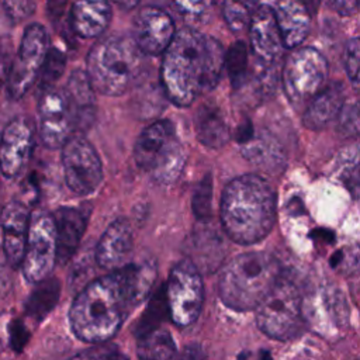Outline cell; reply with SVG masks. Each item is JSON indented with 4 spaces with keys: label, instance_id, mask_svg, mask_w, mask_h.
Here are the masks:
<instances>
[{
    "label": "cell",
    "instance_id": "cell-23",
    "mask_svg": "<svg viewBox=\"0 0 360 360\" xmlns=\"http://www.w3.org/2000/svg\"><path fill=\"white\" fill-rule=\"evenodd\" d=\"M345 104L343 86L339 82L326 84L316 96H314L302 115L304 125L309 129H322L333 121L342 105Z\"/></svg>",
    "mask_w": 360,
    "mask_h": 360
},
{
    "label": "cell",
    "instance_id": "cell-13",
    "mask_svg": "<svg viewBox=\"0 0 360 360\" xmlns=\"http://www.w3.org/2000/svg\"><path fill=\"white\" fill-rule=\"evenodd\" d=\"M39 132L44 145L49 149H58L75 132L72 112L65 91L46 87L42 91L38 104Z\"/></svg>",
    "mask_w": 360,
    "mask_h": 360
},
{
    "label": "cell",
    "instance_id": "cell-42",
    "mask_svg": "<svg viewBox=\"0 0 360 360\" xmlns=\"http://www.w3.org/2000/svg\"><path fill=\"white\" fill-rule=\"evenodd\" d=\"M69 0H46V14L49 20L56 24L63 15Z\"/></svg>",
    "mask_w": 360,
    "mask_h": 360
},
{
    "label": "cell",
    "instance_id": "cell-30",
    "mask_svg": "<svg viewBox=\"0 0 360 360\" xmlns=\"http://www.w3.org/2000/svg\"><path fill=\"white\" fill-rule=\"evenodd\" d=\"M260 0H224L222 15L233 32L249 28V24L259 8Z\"/></svg>",
    "mask_w": 360,
    "mask_h": 360
},
{
    "label": "cell",
    "instance_id": "cell-17",
    "mask_svg": "<svg viewBox=\"0 0 360 360\" xmlns=\"http://www.w3.org/2000/svg\"><path fill=\"white\" fill-rule=\"evenodd\" d=\"M249 35L256 59L266 65H274L284 46L271 7L259 6L249 24Z\"/></svg>",
    "mask_w": 360,
    "mask_h": 360
},
{
    "label": "cell",
    "instance_id": "cell-9",
    "mask_svg": "<svg viewBox=\"0 0 360 360\" xmlns=\"http://www.w3.org/2000/svg\"><path fill=\"white\" fill-rule=\"evenodd\" d=\"M49 49V38L45 28L31 24L25 28L15 59L10 65L7 90L10 97L21 98L39 76L42 63Z\"/></svg>",
    "mask_w": 360,
    "mask_h": 360
},
{
    "label": "cell",
    "instance_id": "cell-20",
    "mask_svg": "<svg viewBox=\"0 0 360 360\" xmlns=\"http://www.w3.org/2000/svg\"><path fill=\"white\" fill-rule=\"evenodd\" d=\"M65 94L69 101L75 131H86L96 114L94 89L84 70H73L66 83Z\"/></svg>",
    "mask_w": 360,
    "mask_h": 360
},
{
    "label": "cell",
    "instance_id": "cell-34",
    "mask_svg": "<svg viewBox=\"0 0 360 360\" xmlns=\"http://www.w3.org/2000/svg\"><path fill=\"white\" fill-rule=\"evenodd\" d=\"M338 132L345 138L360 136V103L343 104L338 117Z\"/></svg>",
    "mask_w": 360,
    "mask_h": 360
},
{
    "label": "cell",
    "instance_id": "cell-22",
    "mask_svg": "<svg viewBox=\"0 0 360 360\" xmlns=\"http://www.w3.org/2000/svg\"><path fill=\"white\" fill-rule=\"evenodd\" d=\"M111 20L108 0H73L70 10V25L82 38L101 35Z\"/></svg>",
    "mask_w": 360,
    "mask_h": 360
},
{
    "label": "cell",
    "instance_id": "cell-40",
    "mask_svg": "<svg viewBox=\"0 0 360 360\" xmlns=\"http://www.w3.org/2000/svg\"><path fill=\"white\" fill-rule=\"evenodd\" d=\"M69 360H111V346L96 350H86L75 354Z\"/></svg>",
    "mask_w": 360,
    "mask_h": 360
},
{
    "label": "cell",
    "instance_id": "cell-31",
    "mask_svg": "<svg viewBox=\"0 0 360 360\" xmlns=\"http://www.w3.org/2000/svg\"><path fill=\"white\" fill-rule=\"evenodd\" d=\"M225 65L228 68L232 89L238 90L243 87L249 79V55L243 41H236L231 45L228 55L225 56Z\"/></svg>",
    "mask_w": 360,
    "mask_h": 360
},
{
    "label": "cell",
    "instance_id": "cell-18",
    "mask_svg": "<svg viewBox=\"0 0 360 360\" xmlns=\"http://www.w3.org/2000/svg\"><path fill=\"white\" fill-rule=\"evenodd\" d=\"M132 250V228L124 218L114 221L100 238L96 248V262L107 270L125 266Z\"/></svg>",
    "mask_w": 360,
    "mask_h": 360
},
{
    "label": "cell",
    "instance_id": "cell-3",
    "mask_svg": "<svg viewBox=\"0 0 360 360\" xmlns=\"http://www.w3.org/2000/svg\"><path fill=\"white\" fill-rule=\"evenodd\" d=\"M276 197L262 177L245 174L233 179L224 190L221 222L228 236L242 245L256 243L273 228Z\"/></svg>",
    "mask_w": 360,
    "mask_h": 360
},
{
    "label": "cell",
    "instance_id": "cell-21",
    "mask_svg": "<svg viewBox=\"0 0 360 360\" xmlns=\"http://www.w3.org/2000/svg\"><path fill=\"white\" fill-rule=\"evenodd\" d=\"M276 22L284 48H298L309 32V14L300 0H278L274 10Z\"/></svg>",
    "mask_w": 360,
    "mask_h": 360
},
{
    "label": "cell",
    "instance_id": "cell-12",
    "mask_svg": "<svg viewBox=\"0 0 360 360\" xmlns=\"http://www.w3.org/2000/svg\"><path fill=\"white\" fill-rule=\"evenodd\" d=\"M62 166L66 186L79 195L93 193L103 180L101 160L82 135H72L62 146Z\"/></svg>",
    "mask_w": 360,
    "mask_h": 360
},
{
    "label": "cell",
    "instance_id": "cell-10",
    "mask_svg": "<svg viewBox=\"0 0 360 360\" xmlns=\"http://www.w3.org/2000/svg\"><path fill=\"white\" fill-rule=\"evenodd\" d=\"M166 304L172 321L187 326L195 321L202 305V281L190 260L176 264L166 287Z\"/></svg>",
    "mask_w": 360,
    "mask_h": 360
},
{
    "label": "cell",
    "instance_id": "cell-28",
    "mask_svg": "<svg viewBox=\"0 0 360 360\" xmlns=\"http://www.w3.org/2000/svg\"><path fill=\"white\" fill-rule=\"evenodd\" d=\"M312 314L315 321L322 330H330L340 328L346 322V307L342 297L335 295V291H322L315 297Z\"/></svg>",
    "mask_w": 360,
    "mask_h": 360
},
{
    "label": "cell",
    "instance_id": "cell-41",
    "mask_svg": "<svg viewBox=\"0 0 360 360\" xmlns=\"http://www.w3.org/2000/svg\"><path fill=\"white\" fill-rule=\"evenodd\" d=\"M330 7L340 15H352L359 10L360 0H328Z\"/></svg>",
    "mask_w": 360,
    "mask_h": 360
},
{
    "label": "cell",
    "instance_id": "cell-11",
    "mask_svg": "<svg viewBox=\"0 0 360 360\" xmlns=\"http://www.w3.org/2000/svg\"><path fill=\"white\" fill-rule=\"evenodd\" d=\"M21 264L30 283H38L51 274L56 264V231L52 215L37 212L30 218Z\"/></svg>",
    "mask_w": 360,
    "mask_h": 360
},
{
    "label": "cell",
    "instance_id": "cell-44",
    "mask_svg": "<svg viewBox=\"0 0 360 360\" xmlns=\"http://www.w3.org/2000/svg\"><path fill=\"white\" fill-rule=\"evenodd\" d=\"M238 360H271V356L267 350H250L240 353Z\"/></svg>",
    "mask_w": 360,
    "mask_h": 360
},
{
    "label": "cell",
    "instance_id": "cell-29",
    "mask_svg": "<svg viewBox=\"0 0 360 360\" xmlns=\"http://www.w3.org/2000/svg\"><path fill=\"white\" fill-rule=\"evenodd\" d=\"M138 338L136 352L141 360H172L176 346L167 330L153 328Z\"/></svg>",
    "mask_w": 360,
    "mask_h": 360
},
{
    "label": "cell",
    "instance_id": "cell-37",
    "mask_svg": "<svg viewBox=\"0 0 360 360\" xmlns=\"http://www.w3.org/2000/svg\"><path fill=\"white\" fill-rule=\"evenodd\" d=\"M6 14L15 22L27 20L35 11V0H4Z\"/></svg>",
    "mask_w": 360,
    "mask_h": 360
},
{
    "label": "cell",
    "instance_id": "cell-33",
    "mask_svg": "<svg viewBox=\"0 0 360 360\" xmlns=\"http://www.w3.org/2000/svg\"><path fill=\"white\" fill-rule=\"evenodd\" d=\"M65 68H66L65 53L56 48H49L39 72L41 86L42 87L45 86V89L51 87L63 75Z\"/></svg>",
    "mask_w": 360,
    "mask_h": 360
},
{
    "label": "cell",
    "instance_id": "cell-46",
    "mask_svg": "<svg viewBox=\"0 0 360 360\" xmlns=\"http://www.w3.org/2000/svg\"><path fill=\"white\" fill-rule=\"evenodd\" d=\"M118 7H121V8H124V10H131V8H134L138 3H139V0H112Z\"/></svg>",
    "mask_w": 360,
    "mask_h": 360
},
{
    "label": "cell",
    "instance_id": "cell-4",
    "mask_svg": "<svg viewBox=\"0 0 360 360\" xmlns=\"http://www.w3.org/2000/svg\"><path fill=\"white\" fill-rule=\"evenodd\" d=\"M143 52L132 37L112 34L94 44L87 58V76L94 90L105 96H121L139 79Z\"/></svg>",
    "mask_w": 360,
    "mask_h": 360
},
{
    "label": "cell",
    "instance_id": "cell-24",
    "mask_svg": "<svg viewBox=\"0 0 360 360\" xmlns=\"http://www.w3.org/2000/svg\"><path fill=\"white\" fill-rule=\"evenodd\" d=\"M194 127L198 141L208 148L218 149L229 141V127L222 111L215 104L205 103L198 107L194 117Z\"/></svg>",
    "mask_w": 360,
    "mask_h": 360
},
{
    "label": "cell",
    "instance_id": "cell-38",
    "mask_svg": "<svg viewBox=\"0 0 360 360\" xmlns=\"http://www.w3.org/2000/svg\"><path fill=\"white\" fill-rule=\"evenodd\" d=\"M210 204H211V183L210 180H205L201 183L194 195V212L198 218H207L210 215Z\"/></svg>",
    "mask_w": 360,
    "mask_h": 360
},
{
    "label": "cell",
    "instance_id": "cell-5",
    "mask_svg": "<svg viewBox=\"0 0 360 360\" xmlns=\"http://www.w3.org/2000/svg\"><path fill=\"white\" fill-rule=\"evenodd\" d=\"M280 280V264L264 252L236 256L222 270L218 292L222 302L236 311L256 308Z\"/></svg>",
    "mask_w": 360,
    "mask_h": 360
},
{
    "label": "cell",
    "instance_id": "cell-39",
    "mask_svg": "<svg viewBox=\"0 0 360 360\" xmlns=\"http://www.w3.org/2000/svg\"><path fill=\"white\" fill-rule=\"evenodd\" d=\"M28 338H30V332L25 323L21 322L20 319H14L10 323V346L17 353H20L24 349L25 343L28 342Z\"/></svg>",
    "mask_w": 360,
    "mask_h": 360
},
{
    "label": "cell",
    "instance_id": "cell-14",
    "mask_svg": "<svg viewBox=\"0 0 360 360\" xmlns=\"http://www.w3.org/2000/svg\"><path fill=\"white\" fill-rule=\"evenodd\" d=\"M34 145V128L28 118L17 117L3 129L0 139V172L15 177L25 167Z\"/></svg>",
    "mask_w": 360,
    "mask_h": 360
},
{
    "label": "cell",
    "instance_id": "cell-45",
    "mask_svg": "<svg viewBox=\"0 0 360 360\" xmlns=\"http://www.w3.org/2000/svg\"><path fill=\"white\" fill-rule=\"evenodd\" d=\"M10 277H8V271H7V266L3 264V262L0 260V297H3L8 288H10Z\"/></svg>",
    "mask_w": 360,
    "mask_h": 360
},
{
    "label": "cell",
    "instance_id": "cell-35",
    "mask_svg": "<svg viewBox=\"0 0 360 360\" xmlns=\"http://www.w3.org/2000/svg\"><path fill=\"white\" fill-rule=\"evenodd\" d=\"M174 10L188 22L204 21L212 7V0H172Z\"/></svg>",
    "mask_w": 360,
    "mask_h": 360
},
{
    "label": "cell",
    "instance_id": "cell-6",
    "mask_svg": "<svg viewBox=\"0 0 360 360\" xmlns=\"http://www.w3.org/2000/svg\"><path fill=\"white\" fill-rule=\"evenodd\" d=\"M136 165L160 184H170L180 176L186 155L173 124L160 120L146 127L134 148Z\"/></svg>",
    "mask_w": 360,
    "mask_h": 360
},
{
    "label": "cell",
    "instance_id": "cell-26",
    "mask_svg": "<svg viewBox=\"0 0 360 360\" xmlns=\"http://www.w3.org/2000/svg\"><path fill=\"white\" fill-rule=\"evenodd\" d=\"M332 174L352 197L360 198V145H350L339 152Z\"/></svg>",
    "mask_w": 360,
    "mask_h": 360
},
{
    "label": "cell",
    "instance_id": "cell-25",
    "mask_svg": "<svg viewBox=\"0 0 360 360\" xmlns=\"http://www.w3.org/2000/svg\"><path fill=\"white\" fill-rule=\"evenodd\" d=\"M243 156L255 166L270 173H278L285 166V155L274 138L267 134L252 135L242 143Z\"/></svg>",
    "mask_w": 360,
    "mask_h": 360
},
{
    "label": "cell",
    "instance_id": "cell-1",
    "mask_svg": "<svg viewBox=\"0 0 360 360\" xmlns=\"http://www.w3.org/2000/svg\"><path fill=\"white\" fill-rule=\"evenodd\" d=\"M153 262L125 264L89 283L73 300L69 321L73 333L89 343L111 339L129 309L142 302L155 281Z\"/></svg>",
    "mask_w": 360,
    "mask_h": 360
},
{
    "label": "cell",
    "instance_id": "cell-16",
    "mask_svg": "<svg viewBox=\"0 0 360 360\" xmlns=\"http://www.w3.org/2000/svg\"><path fill=\"white\" fill-rule=\"evenodd\" d=\"M3 229V253L11 267L21 264L28 236L30 212L28 208L18 201L7 202L0 215Z\"/></svg>",
    "mask_w": 360,
    "mask_h": 360
},
{
    "label": "cell",
    "instance_id": "cell-19",
    "mask_svg": "<svg viewBox=\"0 0 360 360\" xmlns=\"http://www.w3.org/2000/svg\"><path fill=\"white\" fill-rule=\"evenodd\" d=\"M56 263H66L77 250L87 225V214L77 207H60L53 215Z\"/></svg>",
    "mask_w": 360,
    "mask_h": 360
},
{
    "label": "cell",
    "instance_id": "cell-32",
    "mask_svg": "<svg viewBox=\"0 0 360 360\" xmlns=\"http://www.w3.org/2000/svg\"><path fill=\"white\" fill-rule=\"evenodd\" d=\"M330 266L345 277L360 274V243L338 250L330 260Z\"/></svg>",
    "mask_w": 360,
    "mask_h": 360
},
{
    "label": "cell",
    "instance_id": "cell-7",
    "mask_svg": "<svg viewBox=\"0 0 360 360\" xmlns=\"http://www.w3.org/2000/svg\"><path fill=\"white\" fill-rule=\"evenodd\" d=\"M256 309L257 325L267 336L287 340L297 335L302 321V301L291 281L280 278Z\"/></svg>",
    "mask_w": 360,
    "mask_h": 360
},
{
    "label": "cell",
    "instance_id": "cell-36",
    "mask_svg": "<svg viewBox=\"0 0 360 360\" xmlns=\"http://www.w3.org/2000/svg\"><path fill=\"white\" fill-rule=\"evenodd\" d=\"M343 63L352 83L360 86V38L347 41L343 51Z\"/></svg>",
    "mask_w": 360,
    "mask_h": 360
},
{
    "label": "cell",
    "instance_id": "cell-27",
    "mask_svg": "<svg viewBox=\"0 0 360 360\" xmlns=\"http://www.w3.org/2000/svg\"><path fill=\"white\" fill-rule=\"evenodd\" d=\"M60 295V283L56 278H44L37 283V287L28 295L24 309L34 321H42L58 304Z\"/></svg>",
    "mask_w": 360,
    "mask_h": 360
},
{
    "label": "cell",
    "instance_id": "cell-15",
    "mask_svg": "<svg viewBox=\"0 0 360 360\" xmlns=\"http://www.w3.org/2000/svg\"><path fill=\"white\" fill-rule=\"evenodd\" d=\"M174 34L176 30L172 17L159 7H143L134 20L132 38L143 53H163Z\"/></svg>",
    "mask_w": 360,
    "mask_h": 360
},
{
    "label": "cell",
    "instance_id": "cell-2",
    "mask_svg": "<svg viewBox=\"0 0 360 360\" xmlns=\"http://www.w3.org/2000/svg\"><path fill=\"white\" fill-rule=\"evenodd\" d=\"M224 66L221 42L194 28H181L163 52L160 80L165 94L173 104L187 107L218 84Z\"/></svg>",
    "mask_w": 360,
    "mask_h": 360
},
{
    "label": "cell",
    "instance_id": "cell-43",
    "mask_svg": "<svg viewBox=\"0 0 360 360\" xmlns=\"http://www.w3.org/2000/svg\"><path fill=\"white\" fill-rule=\"evenodd\" d=\"M179 360H207V354L201 345L190 343L183 349L181 354L179 356Z\"/></svg>",
    "mask_w": 360,
    "mask_h": 360
},
{
    "label": "cell",
    "instance_id": "cell-8",
    "mask_svg": "<svg viewBox=\"0 0 360 360\" xmlns=\"http://www.w3.org/2000/svg\"><path fill=\"white\" fill-rule=\"evenodd\" d=\"M328 62L315 48L302 46L290 53L283 69V89L295 107L308 104L328 80Z\"/></svg>",
    "mask_w": 360,
    "mask_h": 360
},
{
    "label": "cell",
    "instance_id": "cell-47",
    "mask_svg": "<svg viewBox=\"0 0 360 360\" xmlns=\"http://www.w3.org/2000/svg\"><path fill=\"white\" fill-rule=\"evenodd\" d=\"M4 65H6V62H4L3 56H1V45H0V84H1V82L4 79H7L8 70H10V68H4Z\"/></svg>",
    "mask_w": 360,
    "mask_h": 360
}]
</instances>
